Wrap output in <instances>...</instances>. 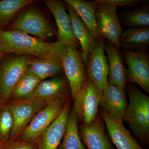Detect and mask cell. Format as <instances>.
<instances>
[{
  "label": "cell",
  "mask_w": 149,
  "mask_h": 149,
  "mask_svg": "<svg viewBox=\"0 0 149 149\" xmlns=\"http://www.w3.org/2000/svg\"><path fill=\"white\" fill-rule=\"evenodd\" d=\"M0 43L6 53L29 55L35 58H61L65 47L58 41L47 42L15 29H0Z\"/></svg>",
  "instance_id": "1"
},
{
  "label": "cell",
  "mask_w": 149,
  "mask_h": 149,
  "mask_svg": "<svg viewBox=\"0 0 149 149\" xmlns=\"http://www.w3.org/2000/svg\"><path fill=\"white\" fill-rule=\"evenodd\" d=\"M125 91L129 103L123 122L128 123L131 132L143 146L149 144V97L133 84L126 83Z\"/></svg>",
  "instance_id": "2"
},
{
  "label": "cell",
  "mask_w": 149,
  "mask_h": 149,
  "mask_svg": "<svg viewBox=\"0 0 149 149\" xmlns=\"http://www.w3.org/2000/svg\"><path fill=\"white\" fill-rule=\"evenodd\" d=\"M102 92L91 80H88L75 94L73 110L81 124H90L99 113Z\"/></svg>",
  "instance_id": "3"
},
{
  "label": "cell",
  "mask_w": 149,
  "mask_h": 149,
  "mask_svg": "<svg viewBox=\"0 0 149 149\" xmlns=\"http://www.w3.org/2000/svg\"><path fill=\"white\" fill-rule=\"evenodd\" d=\"M69 102L57 101L47 104L33 116L18 139L36 144L40 136L61 114L65 104Z\"/></svg>",
  "instance_id": "4"
},
{
  "label": "cell",
  "mask_w": 149,
  "mask_h": 149,
  "mask_svg": "<svg viewBox=\"0 0 149 149\" xmlns=\"http://www.w3.org/2000/svg\"><path fill=\"white\" fill-rule=\"evenodd\" d=\"M32 58L24 55L11 57L0 65V103L7 102L14 87L27 71Z\"/></svg>",
  "instance_id": "5"
},
{
  "label": "cell",
  "mask_w": 149,
  "mask_h": 149,
  "mask_svg": "<svg viewBox=\"0 0 149 149\" xmlns=\"http://www.w3.org/2000/svg\"><path fill=\"white\" fill-rule=\"evenodd\" d=\"M63 69L69 83L71 98L88 80L85 65L77 48L65 46L61 56Z\"/></svg>",
  "instance_id": "6"
},
{
  "label": "cell",
  "mask_w": 149,
  "mask_h": 149,
  "mask_svg": "<svg viewBox=\"0 0 149 149\" xmlns=\"http://www.w3.org/2000/svg\"><path fill=\"white\" fill-rule=\"evenodd\" d=\"M20 30L44 40L54 35V31L42 13L35 8H29L17 17L9 30Z\"/></svg>",
  "instance_id": "7"
},
{
  "label": "cell",
  "mask_w": 149,
  "mask_h": 149,
  "mask_svg": "<svg viewBox=\"0 0 149 149\" xmlns=\"http://www.w3.org/2000/svg\"><path fill=\"white\" fill-rule=\"evenodd\" d=\"M127 83L136 84L149 94V57L148 52L122 51Z\"/></svg>",
  "instance_id": "8"
},
{
  "label": "cell",
  "mask_w": 149,
  "mask_h": 149,
  "mask_svg": "<svg viewBox=\"0 0 149 149\" xmlns=\"http://www.w3.org/2000/svg\"><path fill=\"white\" fill-rule=\"evenodd\" d=\"M13 120L10 141L18 139L35 114L47 104L34 98L7 102Z\"/></svg>",
  "instance_id": "9"
},
{
  "label": "cell",
  "mask_w": 149,
  "mask_h": 149,
  "mask_svg": "<svg viewBox=\"0 0 149 149\" xmlns=\"http://www.w3.org/2000/svg\"><path fill=\"white\" fill-rule=\"evenodd\" d=\"M96 15L97 24L102 37L119 49V39L123 29L118 19L117 7L97 3Z\"/></svg>",
  "instance_id": "10"
},
{
  "label": "cell",
  "mask_w": 149,
  "mask_h": 149,
  "mask_svg": "<svg viewBox=\"0 0 149 149\" xmlns=\"http://www.w3.org/2000/svg\"><path fill=\"white\" fill-rule=\"evenodd\" d=\"M71 92L65 75L60 74L41 81L37 85L32 97L46 104L53 102L70 101Z\"/></svg>",
  "instance_id": "11"
},
{
  "label": "cell",
  "mask_w": 149,
  "mask_h": 149,
  "mask_svg": "<svg viewBox=\"0 0 149 149\" xmlns=\"http://www.w3.org/2000/svg\"><path fill=\"white\" fill-rule=\"evenodd\" d=\"M105 40L97 42L88 57L86 73L101 92L108 85L109 73L108 63L104 50Z\"/></svg>",
  "instance_id": "12"
},
{
  "label": "cell",
  "mask_w": 149,
  "mask_h": 149,
  "mask_svg": "<svg viewBox=\"0 0 149 149\" xmlns=\"http://www.w3.org/2000/svg\"><path fill=\"white\" fill-rule=\"evenodd\" d=\"M78 128L81 141L88 149H115L107 135L104 122L100 113L93 122L79 124Z\"/></svg>",
  "instance_id": "13"
},
{
  "label": "cell",
  "mask_w": 149,
  "mask_h": 149,
  "mask_svg": "<svg viewBox=\"0 0 149 149\" xmlns=\"http://www.w3.org/2000/svg\"><path fill=\"white\" fill-rule=\"evenodd\" d=\"M44 2L55 19L58 28L57 41L65 46L80 47L79 42L72 34L70 17L63 3L57 0H47Z\"/></svg>",
  "instance_id": "14"
},
{
  "label": "cell",
  "mask_w": 149,
  "mask_h": 149,
  "mask_svg": "<svg viewBox=\"0 0 149 149\" xmlns=\"http://www.w3.org/2000/svg\"><path fill=\"white\" fill-rule=\"evenodd\" d=\"M104 122L108 137L117 149H145L124 126L108 113L99 110Z\"/></svg>",
  "instance_id": "15"
},
{
  "label": "cell",
  "mask_w": 149,
  "mask_h": 149,
  "mask_svg": "<svg viewBox=\"0 0 149 149\" xmlns=\"http://www.w3.org/2000/svg\"><path fill=\"white\" fill-rule=\"evenodd\" d=\"M125 90L108 84L102 91L100 102L101 109L116 120L123 122V118L128 106Z\"/></svg>",
  "instance_id": "16"
},
{
  "label": "cell",
  "mask_w": 149,
  "mask_h": 149,
  "mask_svg": "<svg viewBox=\"0 0 149 149\" xmlns=\"http://www.w3.org/2000/svg\"><path fill=\"white\" fill-rule=\"evenodd\" d=\"M70 102L65 104L61 114L37 140V149H58L62 141L70 111Z\"/></svg>",
  "instance_id": "17"
},
{
  "label": "cell",
  "mask_w": 149,
  "mask_h": 149,
  "mask_svg": "<svg viewBox=\"0 0 149 149\" xmlns=\"http://www.w3.org/2000/svg\"><path fill=\"white\" fill-rule=\"evenodd\" d=\"M65 3L70 19L72 34L80 44L81 58L86 66L89 56L94 49L97 41L74 9Z\"/></svg>",
  "instance_id": "18"
},
{
  "label": "cell",
  "mask_w": 149,
  "mask_h": 149,
  "mask_svg": "<svg viewBox=\"0 0 149 149\" xmlns=\"http://www.w3.org/2000/svg\"><path fill=\"white\" fill-rule=\"evenodd\" d=\"M104 50L106 53L109 68L108 84L125 90L127 83L126 68L121 51L107 41H104Z\"/></svg>",
  "instance_id": "19"
},
{
  "label": "cell",
  "mask_w": 149,
  "mask_h": 149,
  "mask_svg": "<svg viewBox=\"0 0 149 149\" xmlns=\"http://www.w3.org/2000/svg\"><path fill=\"white\" fill-rule=\"evenodd\" d=\"M149 46V27L129 28L123 30L119 39L120 50L147 52Z\"/></svg>",
  "instance_id": "20"
},
{
  "label": "cell",
  "mask_w": 149,
  "mask_h": 149,
  "mask_svg": "<svg viewBox=\"0 0 149 149\" xmlns=\"http://www.w3.org/2000/svg\"><path fill=\"white\" fill-rule=\"evenodd\" d=\"M65 2L74 9L97 42L104 40L99 31L96 19L97 3L84 0H65Z\"/></svg>",
  "instance_id": "21"
},
{
  "label": "cell",
  "mask_w": 149,
  "mask_h": 149,
  "mask_svg": "<svg viewBox=\"0 0 149 149\" xmlns=\"http://www.w3.org/2000/svg\"><path fill=\"white\" fill-rule=\"evenodd\" d=\"M28 70L41 81L61 74L63 71L61 58H56L32 59Z\"/></svg>",
  "instance_id": "22"
},
{
  "label": "cell",
  "mask_w": 149,
  "mask_h": 149,
  "mask_svg": "<svg viewBox=\"0 0 149 149\" xmlns=\"http://www.w3.org/2000/svg\"><path fill=\"white\" fill-rule=\"evenodd\" d=\"M76 114L70 109L63 138L58 149H86L81 141Z\"/></svg>",
  "instance_id": "23"
},
{
  "label": "cell",
  "mask_w": 149,
  "mask_h": 149,
  "mask_svg": "<svg viewBox=\"0 0 149 149\" xmlns=\"http://www.w3.org/2000/svg\"><path fill=\"white\" fill-rule=\"evenodd\" d=\"M41 81L27 69L14 87L8 101L22 100L32 97Z\"/></svg>",
  "instance_id": "24"
},
{
  "label": "cell",
  "mask_w": 149,
  "mask_h": 149,
  "mask_svg": "<svg viewBox=\"0 0 149 149\" xmlns=\"http://www.w3.org/2000/svg\"><path fill=\"white\" fill-rule=\"evenodd\" d=\"M118 17L120 24L129 28L149 27V4L144 3L133 10L119 13Z\"/></svg>",
  "instance_id": "25"
},
{
  "label": "cell",
  "mask_w": 149,
  "mask_h": 149,
  "mask_svg": "<svg viewBox=\"0 0 149 149\" xmlns=\"http://www.w3.org/2000/svg\"><path fill=\"white\" fill-rule=\"evenodd\" d=\"M34 2L33 0L0 1V27L7 24L22 8Z\"/></svg>",
  "instance_id": "26"
},
{
  "label": "cell",
  "mask_w": 149,
  "mask_h": 149,
  "mask_svg": "<svg viewBox=\"0 0 149 149\" xmlns=\"http://www.w3.org/2000/svg\"><path fill=\"white\" fill-rule=\"evenodd\" d=\"M13 120L8 102L0 103V144L10 141Z\"/></svg>",
  "instance_id": "27"
},
{
  "label": "cell",
  "mask_w": 149,
  "mask_h": 149,
  "mask_svg": "<svg viewBox=\"0 0 149 149\" xmlns=\"http://www.w3.org/2000/svg\"><path fill=\"white\" fill-rule=\"evenodd\" d=\"M97 3L108 4L122 8H134L145 2L143 0H95Z\"/></svg>",
  "instance_id": "28"
},
{
  "label": "cell",
  "mask_w": 149,
  "mask_h": 149,
  "mask_svg": "<svg viewBox=\"0 0 149 149\" xmlns=\"http://www.w3.org/2000/svg\"><path fill=\"white\" fill-rule=\"evenodd\" d=\"M0 149H37L36 144L30 143L19 139L0 144Z\"/></svg>",
  "instance_id": "29"
},
{
  "label": "cell",
  "mask_w": 149,
  "mask_h": 149,
  "mask_svg": "<svg viewBox=\"0 0 149 149\" xmlns=\"http://www.w3.org/2000/svg\"><path fill=\"white\" fill-rule=\"evenodd\" d=\"M5 53H6L5 51L1 44L0 43V56L2 57L3 55Z\"/></svg>",
  "instance_id": "30"
},
{
  "label": "cell",
  "mask_w": 149,
  "mask_h": 149,
  "mask_svg": "<svg viewBox=\"0 0 149 149\" xmlns=\"http://www.w3.org/2000/svg\"><path fill=\"white\" fill-rule=\"evenodd\" d=\"M2 58V57L0 56V62H1V60Z\"/></svg>",
  "instance_id": "31"
}]
</instances>
